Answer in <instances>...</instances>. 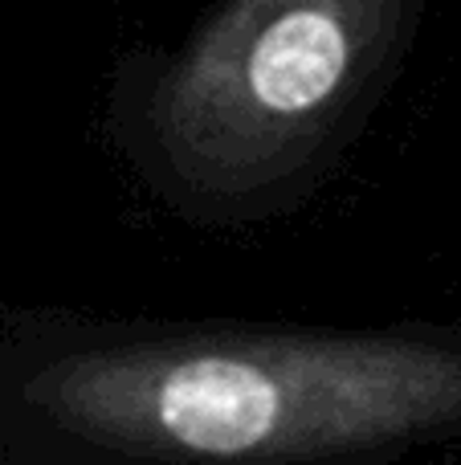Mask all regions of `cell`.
<instances>
[{
  "label": "cell",
  "mask_w": 461,
  "mask_h": 465,
  "mask_svg": "<svg viewBox=\"0 0 461 465\" xmlns=\"http://www.w3.org/2000/svg\"><path fill=\"white\" fill-rule=\"evenodd\" d=\"M351 25L323 0H286L253 29L241 78L253 106L274 119H299L331 103L351 70Z\"/></svg>",
  "instance_id": "2"
},
{
  "label": "cell",
  "mask_w": 461,
  "mask_h": 465,
  "mask_svg": "<svg viewBox=\"0 0 461 465\" xmlns=\"http://www.w3.org/2000/svg\"><path fill=\"white\" fill-rule=\"evenodd\" d=\"M82 420L184 458H278L461 420V351L196 347L82 368L57 388Z\"/></svg>",
  "instance_id": "1"
}]
</instances>
